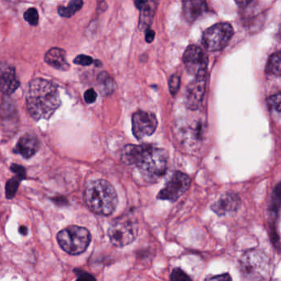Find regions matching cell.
I'll list each match as a JSON object with an SVG mask.
<instances>
[{
	"label": "cell",
	"mask_w": 281,
	"mask_h": 281,
	"mask_svg": "<svg viewBox=\"0 0 281 281\" xmlns=\"http://www.w3.org/2000/svg\"><path fill=\"white\" fill-rule=\"evenodd\" d=\"M233 29L228 23H218L207 29L202 36V44L207 51H219L230 42Z\"/></svg>",
	"instance_id": "52a82bcc"
},
{
	"label": "cell",
	"mask_w": 281,
	"mask_h": 281,
	"mask_svg": "<svg viewBox=\"0 0 281 281\" xmlns=\"http://www.w3.org/2000/svg\"><path fill=\"white\" fill-rule=\"evenodd\" d=\"M241 206V199L235 193H225L219 197L214 204L211 206V210L218 216H226L232 215L238 211Z\"/></svg>",
	"instance_id": "4fadbf2b"
},
{
	"label": "cell",
	"mask_w": 281,
	"mask_h": 281,
	"mask_svg": "<svg viewBox=\"0 0 281 281\" xmlns=\"http://www.w3.org/2000/svg\"><path fill=\"white\" fill-rule=\"evenodd\" d=\"M180 83H181V78H180L179 75L173 74L169 78V91L172 95L174 96L177 94V92L179 90Z\"/></svg>",
	"instance_id": "d4e9b609"
},
{
	"label": "cell",
	"mask_w": 281,
	"mask_h": 281,
	"mask_svg": "<svg viewBox=\"0 0 281 281\" xmlns=\"http://www.w3.org/2000/svg\"><path fill=\"white\" fill-rule=\"evenodd\" d=\"M170 279L172 280H191L190 277L179 268H176L175 270H173L171 274Z\"/></svg>",
	"instance_id": "484cf974"
},
{
	"label": "cell",
	"mask_w": 281,
	"mask_h": 281,
	"mask_svg": "<svg viewBox=\"0 0 281 281\" xmlns=\"http://www.w3.org/2000/svg\"><path fill=\"white\" fill-rule=\"evenodd\" d=\"M94 62H95L96 65L98 67H99L100 65H102V63L100 62L99 60H96Z\"/></svg>",
	"instance_id": "d590c367"
},
{
	"label": "cell",
	"mask_w": 281,
	"mask_h": 281,
	"mask_svg": "<svg viewBox=\"0 0 281 281\" xmlns=\"http://www.w3.org/2000/svg\"><path fill=\"white\" fill-rule=\"evenodd\" d=\"M280 93H277L275 95L271 96L267 99L268 107L270 111L280 113Z\"/></svg>",
	"instance_id": "603a6c76"
},
{
	"label": "cell",
	"mask_w": 281,
	"mask_h": 281,
	"mask_svg": "<svg viewBox=\"0 0 281 281\" xmlns=\"http://www.w3.org/2000/svg\"><path fill=\"white\" fill-rule=\"evenodd\" d=\"M26 99L29 113L36 121L50 119L61 104L57 87L43 78L31 80Z\"/></svg>",
	"instance_id": "6da1fadb"
},
{
	"label": "cell",
	"mask_w": 281,
	"mask_h": 281,
	"mask_svg": "<svg viewBox=\"0 0 281 281\" xmlns=\"http://www.w3.org/2000/svg\"><path fill=\"white\" fill-rule=\"evenodd\" d=\"M208 62V56L199 47L190 45L186 48L183 55V63L189 73L196 75L202 72H206Z\"/></svg>",
	"instance_id": "8fae6325"
},
{
	"label": "cell",
	"mask_w": 281,
	"mask_h": 281,
	"mask_svg": "<svg viewBox=\"0 0 281 281\" xmlns=\"http://www.w3.org/2000/svg\"><path fill=\"white\" fill-rule=\"evenodd\" d=\"M206 88V72L198 73L187 87L186 106L189 110L195 111L202 106Z\"/></svg>",
	"instance_id": "30bf717a"
},
{
	"label": "cell",
	"mask_w": 281,
	"mask_h": 281,
	"mask_svg": "<svg viewBox=\"0 0 281 281\" xmlns=\"http://www.w3.org/2000/svg\"><path fill=\"white\" fill-rule=\"evenodd\" d=\"M207 279H210V280H230L231 277L228 274H222V275H219V276H214L210 277V278H207Z\"/></svg>",
	"instance_id": "4dcf8cb0"
},
{
	"label": "cell",
	"mask_w": 281,
	"mask_h": 281,
	"mask_svg": "<svg viewBox=\"0 0 281 281\" xmlns=\"http://www.w3.org/2000/svg\"><path fill=\"white\" fill-rule=\"evenodd\" d=\"M266 73L267 74L279 76L281 73V58L280 53L276 52L273 54L268 60L266 64Z\"/></svg>",
	"instance_id": "ffe728a7"
},
{
	"label": "cell",
	"mask_w": 281,
	"mask_h": 281,
	"mask_svg": "<svg viewBox=\"0 0 281 281\" xmlns=\"http://www.w3.org/2000/svg\"><path fill=\"white\" fill-rule=\"evenodd\" d=\"M21 180L19 178H12L9 180L6 184V197L8 199H12L15 196L16 193L18 191L19 182Z\"/></svg>",
	"instance_id": "7402d4cb"
},
{
	"label": "cell",
	"mask_w": 281,
	"mask_h": 281,
	"mask_svg": "<svg viewBox=\"0 0 281 281\" xmlns=\"http://www.w3.org/2000/svg\"><path fill=\"white\" fill-rule=\"evenodd\" d=\"M158 1L159 0H148L146 5L140 9V22H139V29L140 31H144L150 27L154 17L155 11L157 9Z\"/></svg>",
	"instance_id": "e0dca14e"
},
{
	"label": "cell",
	"mask_w": 281,
	"mask_h": 281,
	"mask_svg": "<svg viewBox=\"0 0 281 281\" xmlns=\"http://www.w3.org/2000/svg\"><path fill=\"white\" fill-rule=\"evenodd\" d=\"M157 127V118L153 113L139 111L132 117V132L137 140L154 133Z\"/></svg>",
	"instance_id": "9c48e42d"
},
{
	"label": "cell",
	"mask_w": 281,
	"mask_h": 281,
	"mask_svg": "<svg viewBox=\"0 0 281 281\" xmlns=\"http://www.w3.org/2000/svg\"><path fill=\"white\" fill-rule=\"evenodd\" d=\"M97 98H98V94L94 89H89L85 92V100L87 103H89V104L93 103L97 100Z\"/></svg>",
	"instance_id": "f1b7e54d"
},
{
	"label": "cell",
	"mask_w": 281,
	"mask_h": 281,
	"mask_svg": "<svg viewBox=\"0 0 281 281\" xmlns=\"http://www.w3.org/2000/svg\"><path fill=\"white\" fill-rule=\"evenodd\" d=\"M20 82L15 68L6 62H0V92L5 95H11L18 89Z\"/></svg>",
	"instance_id": "7c38bea8"
},
{
	"label": "cell",
	"mask_w": 281,
	"mask_h": 281,
	"mask_svg": "<svg viewBox=\"0 0 281 281\" xmlns=\"http://www.w3.org/2000/svg\"><path fill=\"white\" fill-rule=\"evenodd\" d=\"M98 84H99L100 89L104 95L111 94L114 91V82L111 76L109 75L106 72H102L98 77Z\"/></svg>",
	"instance_id": "44dd1931"
},
{
	"label": "cell",
	"mask_w": 281,
	"mask_h": 281,
	"mask_svg": "<svg viewBox=\"0 0 281 281\" xmlns=\"http://www.w3.org/2000/svg\"><path fill=\"white\" fill-rule=\"evenodd\" d=\"M40 143L36 136L31 134H26L18 140L16 145L15 153L22 155L24 158H30L37 152Z\"/></svg>",
	"instance_id": "5bb4252c"
},
{
	"label": "cell",
	"mask_w": 281,
	"mask_h": 281,
	"mask_svg": "<svg viewBox=\"0 0 281 281\" xmlns=\"http://www.w3.org/2000/svg\"><path fill=\"white\" fill-rule=\"evenodd\" d=\"M144 145L128 144L122 149V160L128 166L136 165L144 151Z\"/></svg>",
	"instance_id": "ac0fdd59"
},
{
	"label": "cell",
	"mask_w": 281,
	"mask_h": 281,
	"mask_svg": "<svg viewBox=\"0 0 281 281\" xmlns=\"http://www.w3.org/2000/svg\"><path fill=\"white\" fill-rule=\"evenodd\" d=\"M155 37V32L153 30L151 29H148L147 30L146 35H145V40H146L147 43H150L153 42V39Z\"/></svg>",
	"instance_id": "1f68e13d"
},
{
	"label": "cell",
	"mask_w": 281,
	"mask_h": 281,
	"mask_svg": "<svg viewBox=\"0 0 281 281\" xmlns=\"http://www.w3.org/2000/svg\"><path fill=\"white\" fill-rule=\"evenodd\" d=\"M207 9L206 0H183L182 12L188 22H192L199 18Z\"/></svg>",
	"instance_id": "9a60e30c"
},
{
	"label": "cell",
	"mask_w": 281,
	"mask_h": 281,
	"mask_svg": "<svg viewBox=\"0 0 281 281\" xmlns=\"http://www.w3.org/2000/svg\"><path fill=\"white\" fill-rule=\"evenodd\" d=\"M143 179L147 182H156L168 170L169 154L163 148L144 145L140 160L136 164Z\"/></svg>",
	"instance_id": "3957f363"
},
{
	"label": "cell",
	"mask_w": 281,
	"mask_h": 281,
	"mask_svg": "<svg viewBox=\"0 0 281 281\" xmlns=\"http://www.w3.org/2000/svg\"><path fill=\"white\" fill-rule=\"evenodd\" d=\"M77 275L78 280H95V278L93 275L84 271H79V274Z\"/></svg>",
	"instance_id": "f546056e"
},
{
	"label": "cell",
	"mask_w": 281,
	"mask_h": 281,
	"mask_svg": "<svg viewBox=\"0 0 281 281\" xmlns=\"http://www.w3.org/2000/svg\"><path fill=\"white\" fill-rule=\"evenodd\" d=\"M45 61L60 71H67L69 69V63L67 62L66 52L60 48H51L45 56Z\"/></svg>",
	"instance_id": "2e32d148"
},
{
	"label": "cell",
	"mask_w": 281,
	"mask_h": 281,
	"mask_svg": "<svg viewBox=\"0 0 281 281\" xmlns=\"http://www.w3.org/2000/svg\"><path fill=\"white\" fill-rule=\"evenodd\" d=\"M19 232H20L21 234L22 235H26L27 233V227H25V226H22L19 228Z\"/></svg>",
	"instance_id": "e575fe53"
},
{
	"label": "cell",
	"mask_w": 281,
	"mask_h": 281,
	"mask_svg": "<svg viewBox=\"0 0 281 281\" xmlns=\"http://www.w3.org/2000/svg\"><path fill=\"white\" fill-rule=\"evenodd\" d=\"M239 6H246L252 0H234Z\"/></svg>",
	"instance_id": "836d02e7"
},
{
	"label": "cell",
	"mask_w": 281,
	"mask_h": 281,
	"mask_svg": "<svg viewBox=\"0 0 281 281\" xmlns=\"http://www.w3.org/2000/svg\"><path fill=\"white\" fill-rule=\"evenodd\" d=\"M11 170L21 181L26 178V171L23 167L18 164H13L11 166Z\"/></svg>",
	"instance_id": "83f0119b"
},
{
	"label": "cell",
	"mask_w": 281,
	"mask_h": 281,
	"mask_svg": "<svg viewBox=\"0 0 281 281\" xmlns=\"http://www.w3.org/2000/svg\"><path fill=\"white\" fill-rule=\"evenodd\" d=\"M147 2L148 0H135V6L140 10L144 5H146Z\"/></svg>",
	"instance_id": "d6a6232c"
},
{
	"label": "cell",
	"mask_w": 281,
	"mask_h": 281,
	"mask_svg": "<svg viewBox=\"0 0 281 281\" xmlns=\"http://www.w3.org/2000/svg\"><path fill=\"white\" fill-rule=\"evenodd\" d=\"M25 20L28 22L31 26H36L39 22V15L36 9L34 8L27 9L24 14Z\"/></svg>",
	"instance_id": "cb8c5ba5"
},
{
	"label": "cell",
	"mask_w": 281,
	"mask_h": 281,
	"mask_svg": "<svg viewBox=\"0 0 281 281\" xmlns=\"http://www.w3.org/2000/svg\"><path fill=\"white\" fill-rule=\"evenodd\" d=\"M85 200L95 214L107 216L111 215L117 206V194L110 182L106 180H95L87 185Z\"/></svg>",
	"instance_id": "7a4b0ae2"
},
{
	"label": "cell",
	"mask_w": 281,
	"mask_h": 281,
	"mask_svg": "<svg viewBox=\"0 0 281 281\" xmlns=\"http://www.w3.org/2000/svg\"><path fill=\"white\" fill-rule=\"evenodd\" d=\"M73 63L78 65H82V66H89L91 65L92 64L94 63L93 58L89 56H85V55H79L73 60Z\"/></svg>",
	"instance_id": "4316f807"
},
{
	"label": "cell",
	"mask_w": 281,
	"mask_h": 281,
	"mask_svg": "<svg viewBox=\"0 0 281 281\" xmlns=\"http://www.w3.org/2000/svg\"><path fill=\"white\" fill-rule=\"evenodd\" d=\"M83 5V0H71L67 7L60 6L58 8V14L63 18H70L82 9Z\"/></svg>",
	"instance_id": "d6986e66"
},
{
	"label": "cell",
	"mask_w": 281,
	"mask_h": 281,
	"mask_svg": "<svg viewBox=\"0 0 281 281\" xmlns=\"http://www.w3.org/2000/svg\"><path fill=\"white\" fill-rule=\"evenodd\" d=\"M138 224L130 216L115 219L108 229L109 238L111 244L117 248L132 244L137 237Z\"/></svg>",
	"instance_id": "8992f818"
},
{
	"label": "cell",
	"mask_w": 281,
	"mask_h": 281,
	"mask_svg": "<svg viewBox=\"0 0 281 281\" xmlns=\"http://www.w3.org/2000/svg\"><path fill=\"white\" fill-rule=\"evenodd\" d=\"M190 185V178L185 173L177 171L173 173L166 186L160 190L157 199L177 202L188 190Z\"/></svg>",
	"instance_id": "ba28073f"
},
{
	"label": "cell",
	"mask_w": 281,
	"mask_h": 281,
	"mask_svg": "<svg viewBox=\"0 0 281 281\" xmlns=\"http://www.w3.org/2000/svg\"><path fill=\"white\" fill-rule=\"evenodd\" d=\"M57 240L64 252L70 255H79L85 253L89 246L91 234L86 228L72 225L60 231Z\"/></svg>",
	"instance_id": "5b68a950"
},
{
	"label": "cell",
	"mask_w": 281,
	"mask_h": 281,
	"mask_svg": "<svg viewBox=\"0 0 281 281\" xmlns=\"http://www.w3.org/2000/svg\"><path fill=\"white\" fill-rule=\"evenodd\" d=\"M240 270L244 279L250 280L267 279L270 274V259L263 252L252 249L240 259Z\"/></svg>",
	"instance_id": "277c9868"
}]
</instances>
